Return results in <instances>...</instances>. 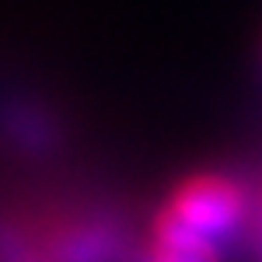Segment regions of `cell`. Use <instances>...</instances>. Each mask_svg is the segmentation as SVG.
<instances>
[{
  "label": "cell",
  "instance_id": "obj_1",
  "mask_svg": "<svg viewBox=\"0 0 262 262\" xmlns=\"http://www.w3.org/2000/svg\"><path fill=\"white\" fill-rule=\"evenodd\" d=\"M161 217L203 242L221 245L248 221V189L231 175H196L175 189Z\"/></svg>",
  "mask_w": 262,
  "mask_h": 262
},
{
  "label": "cell",
  "instance_id": "obj_2",
  "mask_svg": "<svg viewBox=\"0 0 262 262\" xmlns=\"http://www.w3.org/2000/svg\"><path fill=\"white\" fill-rule=\"evenodd\" d=\"M42 252L53 262H122L129 242L108 217H70L46 234Z\"/></svg>",
  "mask_w": 262,
  "mask_h": 262
},
{
  "label": "cell",
  "instance_id": "obj_3",
  "mask_svg": "<svg viewBox=\"0 0 262 262\" xmlns=\"http://www.w3.org/2000/svg\"><path fill=\"white\" fill-rule=\"evenodd\" d=\"M137 262H221V245L203 242L196 234L182 231L168 217H158L150 242L140 248Z\"/></svg>",
  "mask_w": 262,
  "mask_h": 262
},
{
  "label": "cell",
  "instance_id": "obj_4",
  "mask_svg": "<svg viewBox=\"0 0 262 262\" xmlns=\"http://www.w3.org/2000/svg\"><path fill=\"white\" fill-rule=\"evenodd\" d=\"M0 262H53L42 245L28 242L14 227H0Z\"/></svg>",
  "mask_w": 262,
  "mask_h": 262
}]
</instances>
